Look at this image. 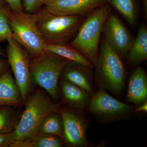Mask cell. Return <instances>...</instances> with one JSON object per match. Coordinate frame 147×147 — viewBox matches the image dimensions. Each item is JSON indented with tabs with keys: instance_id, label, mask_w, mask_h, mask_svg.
Wrapping results in <instances>:
<instances>
[{
	"instance_id": "6da1fadb",
	"label": "cell",
	"mask_w": 147,
	"mask_h": 147,
	"mask_svg": "<svg viewBox=\"0 0 147 147\" xmlns=\"http://www.w3.org/2000/svg\"><path fill=\"white\" fill-rule=\"evenodd\" d=\"M94 68L95 87L111 92L117 98L121 97L125 88V68L122 60L104 38Z\"/></svg>"
},
{
	"instance_id": "7a4b0ae2",
	"label": "cell",
	"mask_w": 147,
	"mask_h": 147,
	"mask_svg": "<svg viewBox=\"0 0 147 147\" xmlns=\"http://www.w3.org/2000/svg\"><path fill=\"white\" fill-rule=\"evenodd\" d=\"M24 105L25 109L14 131L15 140H26L31 137L37 131L40 123L48 114H60L61 105L59 102L53 101L42 88L33 91Z\"/></svg>"
},
{
	"instance_id": "3957f363",
	"label": "cell",
	"mask_w": 147,
	"mask_h": 147,
	"mask_svg": "<svg viewBox=\"0 0 147 147\" xmlns=\"http://www.w3.org/2000/svg\"><path fill=\"white\" fill-rule=\"evenodd\" d=\"M110 11V5L106 2L94 9L81 24L76 36L70 43L94 67L99 53L102 28Z\"/></svg>"
},
{
	"instance_id": "277c9868",
	"label": "cell",
	"mask_w": 147,
	"mask_h": 147,
	"mask_svg": "<svg viewBox=\"0 0 147 147\" xmlns=\"http://www.w3.org/2000/svg\"><path fill=\"white\" fill-rule=\"evenodd\" d=\"M71 61L49 51L30 60V71L32 83L45 90L53 101L59 98V82L64 67Z\"/></svg>"
},
{
	"instance_id": "5b68a950",
	"label": "cell",
	"mask_w": 147,
	"mask_h": 147,
	"mask_svg": "<svg viewBox=\"0 0 147 147\" xmlns=\"http://www.w3.org/2000/svg\"><path fill=\"white\" fill-rule=\"evenodd\" d=\"M35 14L45 43H65L74 36L83 22V16L55 15L45 8Z\"/></svg>"
},
{
	"instance_id": "8992f818",
	"label": "cell",
	"mask_w": 147,
	"mask_h": 147,
	"mask_svg": "<svg viewBox=\"0 0 147 147\" xmlns=\"http://www.w3.org/2000/svg\"><path fill=\"white\" fill-rule=\"evenodd\" d=\"M8 19L13 38L34 58L42 55L45 43L38 27L35 14L9 9Z\"/></svg>"
},
{
	"instance_id": "52a82bcc",
	"label": "cell",
	"mask_w": 147,
	"mask_h": 147,
	"mask_svg": "<svg viewBox=\"0 0 147 147\" xmlns=\"http://www.w3.org/2000/svg\"><path fill=\"white\" fill-rule=\"evenodd\" d=\"M135 107L113 97L106 91L98 90L85 111L99 122L107 123L127 118L134 113Z\"/></svg>"
},
{
	"instance_id": "ba28073f",
	"label": "cell",
	"mask_w": 147,
	"mask_h": 147,
	"mask_svg": "<svg viewBox=\"0 0 147 147\" xmlns=\"http://www.w3.org/2000/svg\"><path fill=\"white\" fill-rule=\"evenodd\" d=\"M7 41V63L25 105L27 98L34 91L30 74L29 54L13 38H9Z\"/></svg>"
},
{
	"instance_id": "9c48e42d",
	"label": "cell",
	"mask_w": 147,
	"mask_h": 147,
	"mask_svg": "<svg viewBox=\"0 0 147 147\" xmlns=\"http://www.w3.org/2000/svg\"><path fill=\"white\" fill-rule=\"evenodd\" d=\"M85 110H76L61 105L63 122L64 142L69 146L87 147L90 143L87 138L89 121Z\"/></svg>"
},
{
	"instance_id": "30bf717a",
	"label": "cell",
	"mask_w": 147,
	"mask_h": 147,
	"mask_svg": "<svg viewBox=\"0 0 147 147\" xmlns=\"http://www.w3.org/2000/svg\"><path fill=\"white\" fill-rule=\"evenodd\" d=\"M104 38L122 60L126 58L134 39L117 16L110 14L104 22Z\"/></svg>"
},
{
	"instance_id": "8fae6325",
	"label": "cell",
	"mask_w": 147,
	"mask_h": 147,
	"mask_svg": "<svg viewBox=\"0 0 147 147\" xmlns=\"http://www.w3.org/2000/svg\"><path fill=\"white\" fill-rule=\"evenodd\" d=\"M105 3V0H44L43 4L55 15L84 16Z\"/></svg>"
},
{
	"instance_id": "7c38bea8",
	"label": "cell",
	"mask_w": 147,
	"mask_h": 147,
	"mask_svg": "<svg viewBox=\"0 0 147 147\" xmlns=\"http://www.w3.org/2000/svg\"><path fill=\"white\" fill-rule=\"evenodd\" d=\"M93 69L71 61L64 67L61 74V79L67 80L77 85L92 96L97 91L94 85Z\"/></svg>"
},
{
	"instance_id": "4fadbf2b",
	"label": "cell",
	"mask_w": 147,
	"mask_h": 147,
	"mask_svg": "<svg viewBox=\"0 0 147 147\" xmlns=\"http://www.w3.org/2000/svg\"><path fill=\"white\" fill-rule=\"evenodd\" d=\"M59 94L62 100L61 105L82 110H86L91 99L92 96L86 91L73 83L61 79L59 82Z\"/></svg>"
},
{
	"instance_id": "5bb4252c",
	"label": "cell",
	"mask_w": 147,
	"mask_h": 147,
	"mask_svg": "<svg viewBox=\"0 0 147 147\" xmlns=\"http://www.w3.org/2000/svg\"><path fill=\"white\" fill-rule=\"evenodd\" d=\"M147 100V74L142 67H138L131 74L129 80L125 102L137 107Z\"/></svg>"
},
{
	"instance_id": "9a60e30c",
	"label": "cell",
	"mask_w": 147,
	"mask_h": 147,
	"mask_svg": "<svg viewBox=\"0 0 147 147\" xmlns=\"http://www.w3.org/2000/svg\"><path fill=\"white\" fill-rule=\"evenodd\" d=\"M24 105L18 86L10 69L6 70L0 77V106L21 107Z\"/></svg>"
},
{
	"instance_id": "2e32d148",
	"label": "cell",
	"mask_w": 147,
	"mask_h": 147,
	"mask_svg": "<svg viewBox=\"0 0 147 147\" xmlns=\"http://www.w3.org/2000/svg\"><path fill=\"white\" fill-rule=\"evenodd\" d=\"M129 65H139L147 59V29L145 25L140 26L138 29L137 37L133 43L126 58Z\"/></svg>"
},
{
	"instance_id": "e0dca14e",
	"label": "cell",
	"mask_w": 147,
	"mask_h": 147,
	"mask_svg": "<svg viewBox=\"0 0 147 147\" xmlns=\"http://www.w3.org/2000/svg\"><path fill=\"white\" fill-rule=\"evenodd\" d=\"M44 51L52 52L72 61L94 69V66L78 50L65 43H47L44 45Z\"/></svg>"
},
{
	"instance_id": "ac0fdd59",
	"label": "cell",
	"mask_w": 147,
	"mask_h": 147,
	"mask_svg": "<svg viewBox=\"0 0 147 147\" xmlns=\"http://www.w3.org/2000/svg\"><path fill=\"white\" fill-rule=\"evenodd\" d=\"M18 108L10 105L0 106V133H10L15 130L22 114Z\"/></svg>"
},
{
	"instance_id": "d6986e66",
	"label": "cell",
	"mask_w": 147,
	"mask_h": 147,
	"mask_svg": "<svg viewBox=\"0 0 147 147\" xmlns=\"http://www.w3.org/2000/svg\"><path fill=\"white\" fill-rule=\"evenodd\" d=\"M37 131L57 136L64 141L63 122L61 114L58 113L48 114L40 123Z\"/></svg>"
},
{
	"instance_id": "ffe728a7",
	"label": "cell",
	"mask_w": 147,
	"mask_h": 147,
	"mask_svg": "<svg viewBox=\"0 0 147 147\" xmlns=\"http://www.w3.org/2000/svg\"><path fill=\"white\" fill-rule=\"evenodd\" d=\"M106 3L115 7L123 16L131 27L137 23L136 0H105Z\"/></svg>"
},
{
	"instance_id": "44dd1931",
	"label": "cell",
	"mask_w": 147,
	"mask_h": 147,
	"mask_svg": "<svg viewBox=\"0 0 147 147\" xmlns=\"http://www.w3.org/2000/svg\"><path fill=\"white\" fill-rule=\"evenodd\" d=\"M33 147H61L64 144L61 138L51 134L36 131L28 139Z\"/></svg>"
},
{
	"instance_id": "7402d4cb",
	"label": "cell",
	"mask_w": 147,
	"mask_h": 147,
	"mask_svg": "<svg viewBox=\"0 0 147 147\" xmlns=\"http://www.w3.org/2000/svg\"><path fill=\"white\" fill-rule=\"evenodd\" d=\"M9 9L3 5L0 7V42H3L10 38H13L8 16Z\"/></svg>"
},
{
	"instance_id": "603a6c76",
	"label": "cell",
	"mask_w": 147,
	"mask_h": 147,
	"mask_svg": "<svg viewBox=\"0 0 147 147\" xmlns=\"http://www.w3.org/2000/svg\"><path fill=\"white\" fill-rule=\"evenodd\" d=\"M23 6L28 13H33L44 3V0H22Z\"/></svg>"
},
{
	"instance_id": "cb8c5ba5",
	"label": "cell",
	"mask_w": 147,
	"mask_h": 147,
	"mask_svg": "<svg viewBox=\"0 0 147 147\" xmlns=\"http://www.w3.org/2000/svg\"><path fill=\"white\" fill-rule=\"evenodd\" d=\"M14 131L10 133H0V147H9L15 140Z\"/></svg>"
},
{
	"instance_id": "d4e9b609",
	"label": "cell",
	"mask_w": 147,
	"mask_h": 147,
	"mask_svg": "<svg viewBox=\"0 0 147 147\" xmlns=\"http://www.w3.org/2000/svg\"><path fill=\"white\" fill-rule=\"evenodd\" d=\"M8 4L9 8L13 11H23L22 0H3Z\"/></svg>"
},
{
	"instance_id": "484cf974",
	"label": "cell",
	"mask_w": 147,
	"mask_h": 147,
	"mask_svg": "<svg viewBox=\"0 0 147 147\" xmlns=\"http://www.w3.org/2000/svg\"><path fill=\"white\" fill-rule=\"evenodd\" d=\"M10 147H33L32 144L28 140H15L9 146Z\"/></svg>"
},
{
	"instance_id": "4316f807",
	"label": "cell",
	"mask_w": 147,
	"mask_h": 147,
	"mask_svg": "<svg viewBox=\"0 0 147 147\" xmlns=\"http://www.w3.org/2000/svg\"><path fill=\"white\" fill-rule=\"evenodd\" d=\"M134 113H147V102L146 101L142 105L139 106L135 107L134 110Z\"/></svg>"
},
{
	"instance_id": "83f0119b",
	"label": "cell",
	"mask_w": 147,
	"mask_h": 147,
	"mask_svg": "<svg viewBox=\"0 0 147 147\" xmlns=\"http://www.w3.org/2000/svg\"><path fill=\"white\" fill-rule=\"evenodd\" d=\"M7 63L5 60L0 59V77L7 68Z\"/></svg>"
},
{
	"instance_id": "f1b7e54d",
	"label": "cell",
	"mask_w": 147,
	"mask_h": 147,
	"mask_svg": "<svg viewBox=\"0 0 147 147\" xmlns=\"http://www.w3.org/2000/svg\"><path fill=\"white\" fill-rule=\"evenodd\" d=\"M143 1V9L145 17H147V0H142Z\"/></svg>"
},
{
	"instance_id": "f546056e",
	"label": "cell",
	"mask_w": 147,
	"mask_h": 147,
	"mask_svg": "<svg viewBox=\"0 0 147 147\" xmlns=\"http://www.w3.org/2000/svg\"><path fill=\"white\" fill-rule=\"evenodd\" d=\"M5 53L1 47H0V56H5Z\"/></svg>"
},
{
	"instance_id": "4dcf8cb0",
	"label": "cell",
	"mask_w": 147,
	"mask_h": 147,
	"mask_svg": "<svg viewBox=\"0 0 147 147\" xmlns=\"http://www.w3.org/2000/svg\"><path fill=\"white\" fill-rule=\"evenodd\" d=\"M4 1L3 0H0V7L3 5Z\"/></svg>"
}]
</instances>
